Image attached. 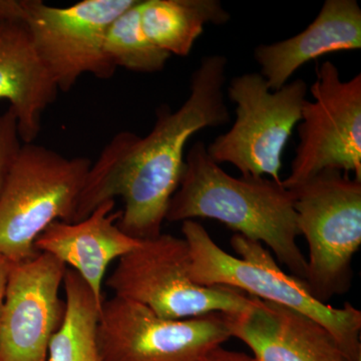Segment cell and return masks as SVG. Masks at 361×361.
Instances as JSON below:
<instances>
[{
	"label": "cell",
	"mask_w": 361,
	"mask_h": 361,
	"mask_svg": "<svg viewBox=\"0 0 361 361\" xmlns=\"http://www.w3.org/2000/svg\"><path fill=\"white\" fill-rule=\"evenodd\" d=\"M228 59L205 56L194 71L190 94L178 110L163 104L146 137L118 133L92 164L73 222L89 217L106 201L122 198L118 226L133 238H155L161 233L169 204L185 168V148L192 135L230 121L225 103Z\"/></svg>",
	"instance_id": "6da1fadb"
},
{
	"label": "cell",
	"mask_w": 361,
	"mask_h": 361,
	"mask_svg": "<svg viewBox=\"0 0 361 361\" xmlns=\"http://www.w3.org/2000/svg\"><path fill=\"white\" fill-rule=\"evenodd\" d=\"M198 218L218 221L262 244L292 275L305 280L307 258L297 243L300 231L291 190L269 178L233 177L211 159L203 142H195L188 152L166 221Z\"/></svg>",
	"instance_id": "7a4b0ae2"
},
{
	"label": "cell",
	"mask_w": 361,
	"mask_h": 361,
	"mask_svg": "<svg viewBox=\"0 0 361 361\" xmlns=\"http://www.w3.org/2000/svg\"><path fill=\"white\" fill-rule=\"evenodd\" d=\"M183 238L191 256L190 275L196 283L238 289L260 300L279 304L322 324L353 361L361 358V311L353 304L332 307L311 294L302 279L285 273L266 247L235 234L228 253L195 220L182 223Z\"/></svg>",
	"instance_id": "3957f363"
},
{
	"label": "cell",
	"mask_w": 361,
	"mask_h": 361,
	"mask_svg": "<svg viewBox=\"0 0 361 361\" xmlns=\"http://www.w3.org/2000/svg\"><path fill=\"white\" fill-rule=\"evenodd\" d=\"M92 161L23 144L0 195V254L13 264L39 252L37 237L56 221L73 222Z\"/></svg>",
	"instance_id": "277c9868"
},
{
	"label": "cell",
	"mask_w": 361,
	"mask_h": 361,
	"mask_svg": "<svg viewBox=\"0 0 361 361\" xmlns=\"http://www.w3.org/2000/svg\"><path fill=\"white\" fill-rule=\"evenodd\" d=\"M289 190L300 236L308 245L304 281L317 300L327 304L353 284V260L361 245V180L324 170Z\"/></svg>",
	"instance_id": "5b68a950"
},
{
	"label": "cell",
	"mask_w": 361,
	"mask_h": 361,
	"mask_svg": "<svg viewBox=\"0 0 361 361\" xmlns=\"http://www.w3.org/2000/svg\"><path fill=\"white\" fill-rule=\"evenodd\" d=\"M190 270L186 240L161 233L141 240L134 250L118 259L106 283L115 296L141 304L165 319L237 313L251 305L253 297L238 289L196 283Z\"/></svg>",
	"instance_id": "8992f818"
},
{
	"label": "cell",
	"mask_w": 361,
	"mask_h": 361,
	"mask_svg": "<svg viewBox=\"0 0 361 361\" xmlns=\"http://www.w3.org/2000/svg\"><path fill=\"white\" fill-rule=\"evenodd\" d=\"M301 78L272 90L258 73L233 78L228 97L235 104V122L207 152L216 163L231 164L247 177L281 182L282 155L294 128L301 121L307 94Z\"/></svg>",
	"instance_id": "52a82bcc"
},
{
	"label": "cell",
	"mask_w": 361,
	"mask_h": 361,
	"mask_svg": "<svg viewBox=\"0 0 361 361\" xmlns=\"http://www.w3.org/2000/svg\"><path fill=\"white\" fill-rule=\"evenodd\" d=\"M137 0H84L68 7L23 0L33 49L59 92H70L84 75L110 78L116 68L104 54L113 21Z\"/></svg>",
	"instance_id": "ba28073f"
},
{
	"label": "cell",
	"mask_w": 361,
	"mask_h": 361,
	"mask_svg": "<svg viewBox=\"0 0 361 361\" xmlns=\"http://www.w3.org/2000/svg\"><path fill=\"white\" fill-rule=\"evenodd\" d=\"M298 125L299 144L282 185L297 186L324 170L355 173L361 180V75L342 80L338 68L325 61L316 70Z\"/></svg>",
	"instance_id": "9c48e42d"
},
{
	"label": "cell",
	"mask_w": 361,
	"mask_h": 361,
	"mask_svg": "<svg viewBox=\"0 0 361 361\" xmlns=\"http://www.w3.org/2000/svg\"><path fill=\"white\" fill-rule=\"evenodd\" d=\"M231 337L224 313L165 319L115 295L104 299L97 329L102 361H196Z\"/></svg>",
	"instance_id": "30bf717a"
},
{
	"label": "cell",
	"mask_w": 361,
	"mask_h": 361,
	"mask_svg": "<svg viewBox=\"0 0 361 361\" xmlns=\"http://www.w3.org/2000/svg\"><path fill=\"white\" fill-rule=\"evenodd\" d=\"M66 266L51 254L13 264L0 314V361H47L66 301L59 296Z\"/></svg>",
	"instance_id": "8fae6325"
},
{
	"label": "cell",
	"mask_w": 361,
	"mask_h": 361,
	"mask_svg": "<svg viewBox=\"0 0 361 361\" xmlns=\"http://www.w3.org/2000/svg\"><path fill=\"white\" fill-rule=\"evenodd\" d=\"M225 317L258 361H353L322 324L279 304L253 297L247 310Z\"/></svg>",
	"instance_id": "7c38bea8"
},
{
	"label": "cell",
	"mask_w": 361,
	"mask_h": 361,
	"mask_svg": "<svg viewBox=\"0 0 361 361\" xmlns=\"http://www.w3.org/2000/svg\"><path fill=\"white\" fill-rule=\"evenodd\" d=\"M115 200L106 201L80 222L56 221L35 243L37 252L51 254L78 272L101 301L109 266L141 243L118 228L121 211L115 212Z\"/></svg>",
	"instance_id": "4fadbf2b"
},
{
	"label": "cell",
	"mask_w": 361,
	"mask_h": 361,
	"mask_svg": "<svg viewBox=\"0 0 361 361\" xmlns=\"http://www.w3.org/2000/svg\"><path fill=\"white\" fill-rule=\"evenodd\" d=\"M361 49V8L356 0H326L303 32L260 44L254 58L270 90L281 89L301 66L332 52Z\"/></svg>",
	"instance_id": "5bb4252c"
},
{
	"label": "cell",
	"mask_w": 361,
	"mask_h": 361,
	"mask_svg": "<svg viewBox=\"0 0 361 361\" xmlns=\"http://www.w3.org/2000/svg\"><path fill=\"white\" fill-rule=\"evenodd\" d=\"M59 90L33 49L25 21L0 20V101L16 114L23 144L35 142Z\"/></svg>",
	"instance_id": "9a60e30c"
},
{
	"label": "cell",
	"mask_w": 361,
	"mask_h": 361,
	"mask_svg": "<svg viewBox=\"0 0 361 361\" xmlns=\"http://www.w3.org/2000/svg\"><path fill=\"white\" fill-rule=\"evenodd\" d=\"M137 8L145 35L170 56H189L207 25L231 18L219 0H139Z\"/></svg>",
	"instance_id": "2e32d148"
},
{
	"label": "cell",
	"mask_w": 361,
	"mask_h": 361,
	"mask_svg": "<svg viewBox=\"0 0 361 361\" xmlns=\"http://www.w3.org/2000/svg\"><path fill=\"white\" fill-rule=\"evenodd\" d=\"M63 322L49 342L47 361H102L97 329L102 304L82 276L66 267Z\"/></svg>",
	"instance_id": "e0dca14e"
},
{
	"label": "cell",
	"mask_w": 361,
	"mask_h": 361,
	"mask_svg": "<svg viewBox=\"0 0 361 361\" xmlns=\"http://www.w3.org/2000/svg\"><path fill=\"white\" fill-rule=\"evenodd\" d=\"M139 0L111 23L104 42V54L115 68L137 73L163 71L171 58L148 39L140 21Z\"/></svg>",
	"instance_id": "ac0fdd59"
},
{
	"label": "cell",
	"mask_w": 361,
	"mask_h": 361,
	"mask_svg": "<svg viewBox=\"0 0 361 361\" xmlns=\"http://www.w3.org/2000/svg\"><path fill=\"white\" fill-rule=\"evenodd\" d=\"M23 146L18 118L14 111L8 108L4 114H0V195Z\"/></svg>",
	"instance_id": "d6986e66"
},
{
	"label": "cell",
	"mask_w": 361,
	"mask_h": 361,
	"mask_svg": "<svg viewBox=\"0 0 361 361\" xmlns=\"http://www.w3.org/2000/svg\"><path fill=\"white\" fill-rule=\"evenodd\" d=\"M196 361H258L253 355L241 351L230 350L223 345L211 349Z\"/></svg>",
	"instance_id": "ffe728a7"
},
{
	"label": "cell",
	"mask_w": 361,
	"mask_h": 361,
	"mask_svg": "<svg viewBox=\"0 0 361 361\" xmlns=\"http://www.w3.org/2000/svg\"><path fill=\"white\" fill-rule=\"evenodd\" d=\"M0 20H25L23 0H0Z\"/></svg>",
	"instance_id": "44dd1931"
},
{
	"label": "cell",
	"mask_w": 361,
	"mask_h": 361,
	"mask_svg": "<svg viewBox=\"0 0 361 361\" xmlns=\"http://www.w3.org/2000/svg\"><path fill=\"white\" fill-rule=\"evenodd\" d=\"M13 266V263L8 259L0 254V314H1L2 307H4L7 283H8L9 274H11Z\"/></svg>",
	"instance_id": "7402d4cb"
},
{
	"label": "cell",
	"mask_w": 361,
	"mask_h": 361,
	"mask_svg": "<svg viewBox=\"0 0 361 361\" xmlns=\"http://www.w3.org/2000/svg\"><path fill=\"white\" fill-rule=\"evenodd\" d=\"M357 361H361V358H360V360H357Z\"/></svg>",
	"instance_id": "603a6c76"
}]
</instances>
